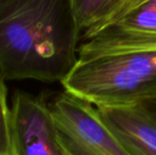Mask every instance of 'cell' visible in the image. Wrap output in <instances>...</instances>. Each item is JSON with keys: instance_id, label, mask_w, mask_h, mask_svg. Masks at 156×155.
Here are the masks:
<instances>
[{"instance_id": "obj_3", "label": "cell", "mask_w": 156, "mask_h": 155, "mask_svg": "<svg viewBox=\"0 0 156 155\" xmlns=\"http://www.w3.org/2000/svg\"><path fill=\"white\" fill-rule=\"evenodd\" d=\"M50 109L59 155H133L91 103L64 90Z\"/></svg>"}, {"instance_id": "obj_2", "label": "cell", "mask_w": 156, "mask_h": 155, "mask_svg": "<svg viewBox=\"0 0 156 155\" xmlns=\"http://www.w3.org/2000/svg\"><path fill=\"white\" fill-rule=\"evenodd\" d=\"M64 90L94 105L117 107L156 99V52L79 59L62 80Z\"/></svg>"}, {"instance_id": "obj_5", "label": "cell", "mask_w": 156, "mask_h": 155, "mask_svg": "<svg viewBox=\"0 0 156 155\" xmlns=\"http://www.w3.org/2000/svg\"><path fill=\"white\" fill-rule=\"evenodd\" d=\"M102 120L133 155H156V111L145 103L96 107Z\"/></svg>"}, {"instance_id": "obj_8", "label": "cell", "mask_w": 156, "mask_h": 155, "mask_svg": "<svg viewBox=\"0 0 156 155\" xmlns=\"http://www.w3.org/2000/svg\"><path fill=\"white\" fill-rule=\"evenodd\" d=\"M1 106V146L0 155H21L17 132L14 122L6 81L1 79L0 85Z\"/></svg>"}, {"instance_id": "obj_7", "label": "cell", "mask_w": 156, "mask_h": 155, "mask_svg": "<svg viewBox=\"0 0 156 155\" xmlns=\"http://www.w3.org/2000/svg\"><path fill=\"white\" fill-rule=\"evenodd\" d=\"M127 0H71L82 30V37L90 36L101 24L114 15Z\"/></svg>"}, {"instance_id": "obj_9", "label": "cell", "mask_w": 156, "mask_h": 155, "mask_svg": "<svg viewBox=\"0 0 156 155\" xmlns=\"http://www.w3.org/2000/svg\"><path fill=\"white\" fill-rule=\"evenodd\" d=\"M112 25L156 31V0L141 5Z\"/></svg>"}, {"instance_id": "obj_11", "label": "cell", "mask_w": 156, "mask_h": 155, "mask_svg": "<svg viewBox=\"0 0 156 155\" xmlns=\"http://www.w3.org/2000/svg\"><path fill=\"white\" fill-rule=\"evenodd\" d=\"M146 105H148L150 108H152L154 111H156V99L155 100H149V101H147V102H144Z\"/></svg>"}, {"instance_id": "obj_10", "label": "cell", "mask_w": 156, "mask_h": 155, "mask_svg": "<svg viewBox=\"0 0 156 155\" xmlns=\"http://www.w3.org/2000/svg\"><path fill=\"white\" fill-rule=\"evenodd\" d=\"M149 0H127L126 1V3L114 14V15H112L108 20H106L103 24H101L90 36H89L88 37H91V36H93V35H95V34H97L98 32H100V31H101L102 29H104L105 27H107V26H111V25H112L113 23H115L116 21H118L119 19H121L122 17H123L124 16H126L128 13H130V12H132L133 10H134L135 8H137L138 6H140L141 5H143V4H144V3H146V2H148ZM88 37H86V38H88Z\"/></svg>"}, {"instance_id": "obj_1", "label": "cell", "mask_w": 156, "mask_h": 155, "mask_svg": "<svg viewBox=\"0 0 156 155\" xmlns=\"http://www.w3.org/2000/svg\"><path fill=\"white\" fill-rule=\"evenodd\" d=\"M80 37L71 0H0L1 79L61 83Z\"/></svg>"}, {"instance_id": "obj_6", "label": "cell", "mask_w": 156, "mask_h": 155, "mask_svg": "<svg viewBox=\"0 0 156 155\" xmlns=\"http://www.w3.org/2000/svg\"><path fill=\"white\" fill-rule=\"evenodd\" d=\"M146 51L156 52V31L111 25L82 40L79 59Z\"/></svg>"}, {"instance_id": "obj_4", "label": "cell", "mask_w": 156, "mask_h": 155, "mask_svg": "<svg viewBox=\"0 0 156 155\" xmlns=\"http://www.w3.org/2000/svg\"><path fill=\"white\" fill-rule=\"evenodd\" d=\"M10 107L21 155H59L50 105L43 97L16 90Z\"/></svg>"}]
</instances>
